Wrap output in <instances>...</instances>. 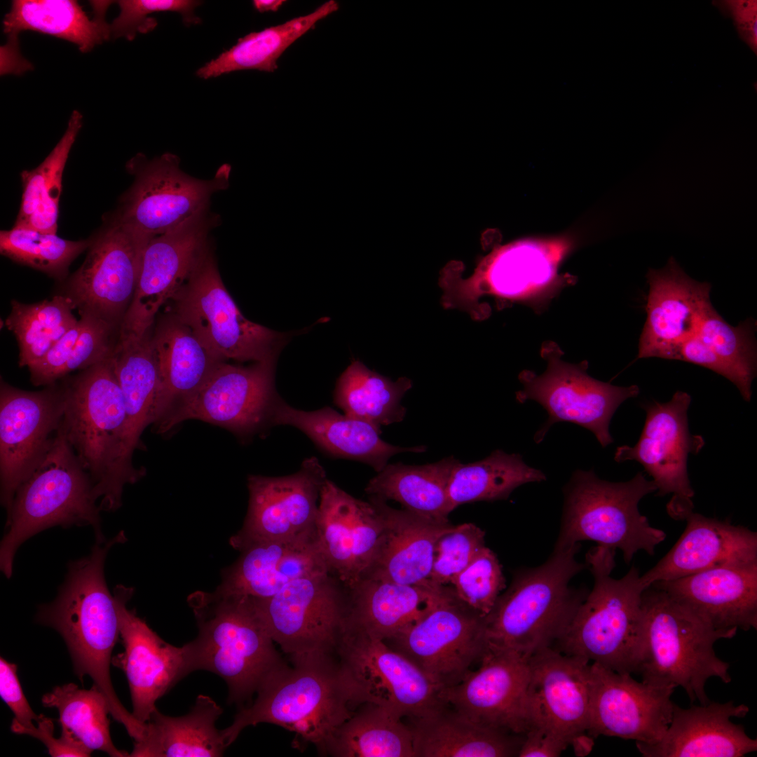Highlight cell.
I'll list each match as a JSON object with an SVG mask.
<instances>
[{"label": "cell", "instance_id": "db71d44e", "mask_svg": "<svg viewBox=\"0 0 757 757\" xmlns=\"http://www.w3.org/2000/svg\"><path fill=\"white\" fill-rule=\"evenodd\" d=\"M484 532L472 523L456 525L438 540L429 577L439 585L451 584L485 546Z\"/></svg>", "mask_w": 757, "mask_h": 757}, {"label": "cell", "instance_id": "9a60e30c", "mask_svg": "<svg viewBox=\"0 0 757 757\" xmlns=\"http://www.w3.org/2000/svg\"><path fill=\"white\" fill-rule=\"evenodd\" d=\"M179 163L168 152L151 160L140 154L133 157L127 167L135 180L116 217L150 240L209 207L212 194L228 188L229 165H222L212 179H200L182 171Z\"/></svg>", "mask_w": 757, "mask_h": 757}, {"label": "cell", "instance_id": "ac0fdd59", "mask_svg": "<svg viewBox=\"0 0 757 757\" xmlns=\"http://www.w3.org/2000/svg\"><path fill=\"white\" fill-rule=\"evenodd\" d=\"M218 223L219 217L205 208L148 241L133 296L121 320L118 342L140 340L149 334L158 311L185 283Z\"/></svg>", "mask_w": 757, "mask_h": 757}, {"label": "cell", "instance_id": "f35d334b", "mask_svg": "<svg viewBox=\"0 0 757 757\" xmlns=\"http://www.w3.org/2000/svg\"><path fill=\"white\" fill-rule=\"evenodd\" d=\"M223 709L210 697L200 695L190 711L172 717L156 709L135 742L132 757L221 756L229 746L215 723Z\"/></svg>", "mask_w": 757, "mask_h": 757}, {"label": "cell", "instance_id": "d590c367", "mask_svg": "<svg viewBox=\"0 0 757 757\" xmlns=\"http://www.w3.org/2000/svg\"><path fill=\"white\" fill-rule=\"evenodd\" d=\"M348 587V627L383 641L423 617L449 589L430 580L402 585L367 578H360Z\"/></svg>", "mask_w": 757, "mask_h": 757}, {"label": "cell", "instance_id": "11a10c76", "mask_svg": "<svg viewBox=\"0 0 757 757\" xmlns=\"http://www.w3.org/2000/svg\"><path fill=\"white\" fill-rule=\"evenodd\" d=\"M81 332L64 368L63 376L77 369H86L109 357V336L112 325L89 314H81Z\"/></svg>", "mask_w": 757, "mask_h": 757}, {"label": "cell", "instance_id": "484cf974", "mask_svg": "<svg viewBox=\"0 0 757 757\" xmlns=\"http://www.w3.org/2000/svg\"><path fill=\"white\" fill-rule=\"evenodd\" d=\"M646 320L637 358L674 360L681 346L695 336L711 306V285L688 275L674 257L646 274Z\"/></svg>", "mask_w": 757, "mask_h": 757}, {"label": "cell", "instance_id": "6f0895ef", "mask_svg": "<svg viewBox=\"0 0 757 757\" xmlns=\"http://www.w3.org/2000/svg\"><path fill=\"white\" fill-rule=\"evenodd\" d=\"M37 724V727L25 728L12 723L11 729L13 732L28 735L38 739L43 743L53 757L90 756L92 752L68 732L62 731L60 737L55 738L52 719L42 714Z\"/></svg>", "mask_w": 757, "mask_h": 757}, {"label": "cell", "instance_id": "52a82bcc", "mask_svg": "<svg viewBox=\"0 0 757 757\" xmlns=\"http://www.w3.org/2000/svg\"><path fill=\"white\" fill-rule=\"evenodd\" d=\"M64 396L61 428L92 479L100 510L114 511L130 482L121 465L127 416L111 355L83 369Z\"/></svg>", "mask_w": 757, "mask_h": 757}, {"label": "cell", "instance_id": "7402d4cb", "mask_svg": "<svg viewBox=\"0 0 757 757\" xmlns=\"http://www.w3.org/2000/svg\"><path fill=\"white\" fill-rule=\"evenodd\" d=\"M589 735L650 745L664 736L671 719L674 686L639 682L597 663L590 665Z\"/></svg>", "mask_w": 757, "mask_h": 757}, {"label": "cell", "instance_id": "b9f144b4", "mask_svg": "<svg viewBox=\"0 0 757 757\" xmlns=\"http://www.w3.org/2000/svg\"><path fill=\"white\" fill-rule=\"evenodd\" d=\"M397 711L366 703L334 732L321 753L336 757H414L411 731Z\"/></svg>", "mask_w": 757, "mask_h": 757}, {"label": "cell", "instance_id": "8d00e7d4", "mask_svg": "<svg viewBox=\"0 0 757 757\" xmlns=\"http://www.w3.org/2000/svg\"><path fill=\"white\" fill-rule=\"evenodd\" d=\"M407 721L414 757L518 756L524 739V735L474 722L447 704Z\"/></svg>", "mask_w": 757, "mask_h": 757}, {"label": "cell", "instance_id": "e575fe53", "mask_svg": "<svg viewBox=\"0 0 757 757\" xmlns=\"http://www.w3.org/2000/svg\"><path fill=\"white\" fill-rule=\"evenodd\" d=\"M278 425L293 426L324 451L336 457L364 463L377 472L395 454L426 451L425 446L401 447L386 442L379 437L381 431L374 425L341 414L331 407L306 411L289 406L280 398L272 418V425Z\"/></svg>", "mask_w": 757, "mask_h": 757}, {"label": "cell", "instance_id": "1f68e13d", "mask_svg": "<svg viewBox=\"0 0 757 757\" xmlns=\"http://www.w3.org/2000/svg\"><path fill=\"white\" fill-rule=\"evenodd\" d=\"M651 585L717 629L757 628V562L723 565Z\"/></svg>", "mask_w": 757, "mask_h": 757}, {"label": "cell", "instance_id": "cb8c5ba5", "mask_svg": "<svg viewBox=\"0 0 757 757\" xmlns=\"http://www.w3.org/2000/svg\"><path fill=\"white\" fill-rule=\"evenodd\" d=\"M479 662L459 683L442 689L441 699L474 722L524 735L530 725L528 658L487 647Z\"/></svg>", "mask_w": 757, "mask_h": 757}, {"label": "cell", "instance_id": "5bb4252c", "mask_svg": "<svg viewBox=\"0 0 757 757\" xmlns=\"http://www.w3.org/2000/svg\"><path fill=\"white\" fill-rule=\"evenodd\" d=\"M335 655L358 706H385L408 718L446 704L439 696L441 689L383 640L348 627Z\"/></svg>", "mask_w": 757, "mask_h": 757}, {"label": "cell", "instance_id": "74e56055", "mask_svg": "<svg viewBox=\"0 0 757 757\" xmlns=\"http://www.w3.org/2000/svg\"><path fill=\"white\" fill-rule=\"evenodd\" d=\"M159 386L152 425L195 391L221 362L174 314L151 337Z\"/></svg>", "mask_w": 757, "mask_h": 757}, {"label": "cell", "instance_id": "f5cc1de1", "mask_svg": "<svg viewBox=\"0 0 757 757\" xmlns=\"http://www.w3.org/2000/svg\"><path fill=\"white\" fill-rule=\"evenodd\" d=\"M120 13L109 25L110 37H124L129 41L137 34L151 32L157 26L156 19L149 15L158 12H177L184 23L190 26L198 25L201 20L194 11L201 4L193 0H121L116 1Z\"/></svg>", "mask_w": 757, "mask_h": 757}, {"label": "cell", "instance_id": "e0dca14e", "mask_svg": "<svg viewBox=\"0 0 757 757\" xmlns=\"http://www.w3.org/2000/svg\"><path fill=\"white\" fill-rule=\"evenodd\" d=\"M484 618L449 587L427 613L384 641L442 690L459 683L480 662L487 648Z\"/></svg>", "mask_w": 757, "mask_h": 757}, {"label": "cell", "instance_id": "3957f363", "mask_svg": "<svg viewBox=\"0 0 757 757\" xmlns=\"http://www.w3.org/2000/svg\"><path fill=\"white\" fill-rule=\"evenodd\" d=\"M579 549V543L554 549L542 565L514 573L484 618L487 647L529 658L558 641L588 593L570 585L587 568L575 557Z\"/></svg>", "mask_w": 757, "mask_h": 757}, {"label": "cell", "instance_id": "680465c9", "mask_svg": "<svg viewBox=\"0 0 757 757\" xmlns=\"http://www.w3.org/2000/svg\"><path fill=\"white\" fill-rule=\"evenodd\" d=\"M674 360L688 362L707 368L730 381L738 388L739 378L735 371L723 362L695 334L678 349Z\"/></svg>", "mask_w": 757, "mask_h": 757}, {"label": "cell", "instance_id": "44dd1931", "mask_svg": "<svg viewBox=\"0 0 757 757\" xmlns=\"http://www.w3.org/2000/svg\"><path fill=\"white\" fill-rule=\"evenodd\" d=\"M148 241L116 217L90 241L88 254L69 285L67 297L80 315H93L112 326L123 318L135 292Z\"/></svg>", "mask_w": 757, "mask_h": 757}, {"label": "cell", "instance_id": "ba28073f", "mask_svg": "<svg viewBox=\"0 0 757 757\" xmlns=\"http://www.w3.org/2000/svg\"><path fill=\"white\" fill-rule=\"evenodd\" d=\"M94 484L61 428L45 455L16 491L1 542L0 568L10 578L19 546L57 525L92 526L97 543L105 541Z\"/></svg>", "mask_w": 757, "mask_h": 757}, {"label": "cell", "instance_id": "4dcf8cb0", "mask_svg": "<svg viewBox=\"0 0 757 757\" xmlns=\"http://www.w3.org/2000/svg\"><path fill=\"white\" fill-rule=\"evenodd\" d=\"M238 550L239 559L224 571L216 589L221 593L266 599L297 578L329 572L315 529L288 538L252 542Z\"/></svg>", "mask_w": 757, "mask_h": 757}, {"label": "cell", "instance_id": "d6a6232c", "mask_svg": "<svg viewBox=\"0 0 757 757\" xmlns=\"http://www.w3.org/2000/svg\"><path fill=\"white\" fill-rule=\"evenodd\" d=\"M685 520L686 528L676 544L641 575L646 588L723 565L757 562L756 532L693 512Z\"/></svg>", "mask_w": 757, "mask_h": 757}, {"label": "cell", "instance_id": "30bf717a", "mask_svg": "<svg viewBox=\"0 0 757 757\" xmlns=\"http://www.w3.org/2000/svg\"><path fill=\"white\" fill-rule=\"evenodd\" d=\"M571 247L564 237L526 238L497 246L478 260L470 277L442 275L443 304L471 312L486 295L533 306L544 304L570 280L558 271Z\"/></svg>", "mask_w": 757, "mask_h": 757}, {"label": "cell", "instance_id": "ffe728a7", "mask_svg": "<svg viewBox=\"0 0 757 757\" xmlns=\"http://www.w3.org/2000/svg\"><path fill=\"white\" fill-rule=\"evenodd\" d=\"M30 392L1 380V503L10 512L17 489L41 461L60 427L64 388Z\"/></svg>", "mask_w": 757, "mask_h": 757}, {"label": "cell", "instance_id": "91938a15", "mask_svg": "<svg viewBox=\"0 0 757 757\" xmlns=\"http://www.w3.org/2000/svg\"><path fill=\"white\" fill-rule=\"evenodd\" d=\"M569 745L562 736L543 727L531 725L524 735L519 757H557Z\"/></svg>", "mask_w": 757, "mask_h": 757}, {"label": "cell", "instance_id": "9f6ffc18", "mask_svg": "<svg viewBox=\"0 0 757 757\" xmlns=\"http://www.w3.org/2000/svg\"><path fill=\"white\" fill-rule=\"evenodd\" d=\"M0 695L4 702L13 711L15 717L12 721L22 728L35 726L42 714L37 715L31 708L25 696L17 676V666L1 657L0 658Z\"/></svg>", "mask_w": 757, "mask_h": 757}, {"label": "cell", "instance_id": "9c48e42d", "mask_svg": "<svg viewBox=\"0 0 757 757\" xmlns=\"http://www.w3.org/2000/svg\"><path fill=\"white\" fill-rule=\"evenodd\" d=\"M655 491L653 482L641 472L627 482H611L599 479L593 470H575L564 487L561 525L554 550L591 540L620 550L627 564L639 551L653 555L666 533L651 526L638 505Z\"/></svg>", "mask_w": 757, "mask_h": 757}, {"label": "cell", "instance_id": "d6986e66", "mask_svg": "<svg viewBox=\"0 0 757 757\" xmlns=\"http://www.w3.org/2000/svg\"><path fill=\"white\" fill-rule=\"evenodd\" d=\"M690 402L689 394L678 390L667 402L643 404L646 418L639 441L633 446H618L614 456L618 463L639 462L653 478L657 496L672 495L667 511L675 520H685L693 512L695 493L688 478V457L704 445L703 437L688 429Z\"/></svg>", "mask_w": 757, "mask_h": 757}, {"label": "cell", "instance_id": "8fae6325", "mask_svg": "<svg viewBox=\"0 0 757 757\" xmlns=\"http://www.w3.org/2000/svg\"><path fill=\"white\" fill-rule=\"evenodd\" d=\"M172 299L174 315L220 361L275 357L283 336L243 316L224 286L208 243Z\"/></svg>", "mask_w": 757, "mask_h": 757}, {"label": "cell", "instance_id": "7c38bea8", "mask_svg": "<svg viewBox=\"0 0 757 757\" xmlns=\"http://www.w3.org/2000/svg\"><path fill=\"white\" fill-rule=\"evenodd\" d=\"M252 599L271 639L291 657L335 653L348 627L349 588L328 571L297 578L271 597Z\"/></svg>", "mask_w": 757, "mask_h": 757}, {"label": "cell", "instance_id": "7a4b0ae2", "mask_svg": "<svg viewBox=\"0 0 757 757\" xmlns=\"http://www.w3.org/2000/svg\"><path fill=\"white\" fill-rule=\"evenodd\" d=\"M274 669L257 690L254 702L242 707L222 730L229 746L246 727L275 724L315 744L321 752L334 732L358 709L335 654L291 657Z\"/></svg>", "mask_w": 757, "mask_h": 757}, {"label": "cell", "instance_id": "6125c7cd", "mask_svg": "<svg viewBox=\"0 0 757 757\" xmlns=\"http://www.w3.org/2000/svg\"><path fill=\"white\" fill-rule=\"evenodd\" d=\"M285 3L283 0H254L253 5L260 13L277 11Z\"/></svg>", "mask_w": 757, "mask_h": 757}, {"label": "cell", "instance_id": "5b68a950", "mask_svg": "<svg viewBox=\"0 0 757 757\" xmlns=\"http://www.w3.org/2000/svg\"><path fill=\"white\" fill-rule=\"evenodd\" d=\"M198 627L185 644L191 672L211 671L226 683L229 702L241 705L283 663L256 609L245 596L198 592L189 597Z\"/></svg>", "mask_w": 757, "mask_h": 757}, {"label": "cell", "instance_id": "4fadbf2b", "mask_svg": "<svg viewBox=\"0 0 757 757\" xmlns=\"http://www.w3.org/2000/svg\"><path fill=\"white\" fill-rule=\"evenodd\" d=\"M562 355L557 345L546 342L541 349V355L547 362L546 370L537 375L525 369L519 375L523 389L517 393V400L519 403L534 400L548 415L534 441L540 443L554 423L570 422L590 430L606 447L613 442L609 425L614 413L624 401L637 396L639 388L595 379L587 373V361L569 363L561 358Z\"/></svg>", "mask_w": 757, "mask_h": 757}, {"label": "cell", "instance_id": "f1b7e54d", "mask_svg": "<svg viewBox=\"0 0 757 757\" xmlns=\"http://www.w3.org/2000/svg\"><path fill=\"white\" fill-rule=\"evenodd\" d=\"M369 500L380 514L383 527L372 559L360 578L402 585L429 580L437 543L455 526L395 509L374 496Z\"/></svg>", "mask_w": 757, "mask_h": 757}, {"label": "cell", "instance_id": "ee69618b", "mask_svg": "<svg viewBox=\"0 0 757 757\" xmlns=\"http://www.w3.org/2000/svg\"><path fill=\"white\" fill-rule=\"evenodd\" d=\"M411 386L408 378L393 381L354 360L336 382L334 402L345 415L381 431L382 426L403 421L407 409L401 400Z\"/></svg>", "mask_w": 757, "mask_h": 757}, {"label": "cell", "instance_id": "60d3db41", "mask_svg": "<svg viewBox=\"0 0 757 757\" xmlns=\"http://www.w3.org/2000/svg\"><path fill=\"white\" fill-rule=\"evenodd\" d=\"M460 462L453 456L421 465L387 464L367 483L364 491L383 500L398 502L412 513L437 521H449L451 510L448 484Z\"/></svg>", "mask_w": 757, "mask_h": 757}, {"label": "cell", "instance_id": "7dc6e473", "mask_svg": "<svg viewBox=\"0 0 757 757\" xmlns=\"http://www.w3.org/2000/svg\"><path fill=\"white\" fill-rule=\"evenodd\" d=\"M41 702L45 707L57 709L62 731L71 734L91 752L98 750L112 757L130 756L113 744L108 702L95 685L89 690L72 683L58 686L43 695Z\"/></svg>", "mask_w": 757, "mask_h": 757}, {"label": "cell", "instance_id": "94428289", "mask_svg": "<svg viewBox=\"0 0 757 757\" xmlns=\"http://www.w3.org/2000/svg\"><path fill=\"white\" fill-rule=\"evenodd\" d=\"M585 732L575 735L570 741L569 745L573 747L574 754L578 757L587 756L592 751L594 744L593 738Z\"/></svg>", "mask_w": 757, "mask_h": 757}, {"label": "cell", "instance_id": "2e32d148", "mask_svg": "<svg viewBox=\"0 0 757 757\" xmlns=\"http://www.w3.org/2000/svg\"><path fill=\"white\" fill-rule=\"evenodd\" d=\"M275 359L249 367L221 362L195 391L154 425L156 432H167L190 419L213 423L243 436L272 426L280 399L274 388Z\"/></svg>", "mask_w": 757, "mask_h": 757}, {"label": "cell", "instance_id": "277c9868", "mask_svg": "<svg viewBox=\"0 0 757 757\" xmlns=\"http://www.w3.org/2000/svg\"><path fill=\"white\" fill-rule=\"evenodd\" d=\"M641 608L636 672L642 681L681 687L692 703H709L705 687L709 678L731 681L730 664L716 655L714 644L733 638L737 630L714 627L654 585L643 591Z\"/></svg>", "mask_w": 757, "mask_h": 757}, {"label": "cell", "instance_id": "603a6c76", "mask_svg": "<svg viewBox=\"0 0 757 757\" xmlns=\"http://www.w3.org/2000/svg\"><path fill=\"white\" fill-rule=\"evenodd\" d=\"M319 460L306 458L295 473L250 475V499L242 528L230 539L238 550L254 541L288 538L314 531L318 500L327 479Z\"/></svg>", "mask_w": 757, "mask_h": 757}, {"label": "cell", "instance_id": "83f0119b", "mask_svg": "<svg viewBox=\"0 0 757 757\" xmlns=\"http://www.w3.org/2000/svg\"><path fill=\"white\" fill-rule=\"evenodd\" d=\"M374 505L348 493L327 479L320 493L315 528L330 573L349 586L369 564L382 531Z\"/></svg>", "mask_w": 757, "mask_h": 757}, {"label": "cell", "instance_id": "6da1fadb", "mask_svg": "<svg viewBox=\"0 0 757 757\" xmlns=\"http://www.w3.org/2000/svg\"><path fill=\"white\" fill-rule=\"evenodd\" d=\"M117 543L118 536L97 543L90 555L71 562L57 598L39 608L36 620L62 636L77 676L81 681L86 675L93 679L107 700L110 715L137 741L144 724L119 701L109 671L120 630L116 598L107 588L104 565L110 547Z\"/></svg>", "mask_w": 757, "mask_h": 757}, {"label": "cell", "instance_id": "816d5d0a", "mask_svg": "<svg viewBox=\"0 0 757 757\" xmlns=\"http://www.w3.org/2000/svg\"><path fill=\"white\" fill-rule=\"evenodd\" d=\"M451 585L461 601L485 617L505 587V581L497 557L484 546Z\"/></svg>", "mask_w": 757, "mask_h": 757}, {"label": "cell", "instance_id": "bcb514c9", "mask_svg": "<svg viewBox=\"0 0 757 757\" xmlns=\"http://www.w3.org/2000/svg\"><path fill=\"white\" fill-rule=\"evenodd\" d=\"M546 479L540 470L526 465L519 453L500 449L485 458L453 468L448 484L451 510L468 503L506 500L521 485Z\"/></svg>", "mask_w": 757, "mask_h": 757}, {"label": "cell", "instance_id": "f6af8a7d", "mask_svg": "<svg viewBox=\"0 0 757 757\" xmlns=\"http://www.w3.org/2000/svg\"><path fill=\"white\" fill-rule=\"evenodd\" d=\"M81 126L82 115L74 110L48 156L36 168L22 171L23 191L14 226L56 234L63 171Z\"/></svg>", "mask_w": 757, "mask_h": 757}, {"label": "cell", "instance_id": "ab89813d", "mask_svg": "<svg viewBox=\"0 0 757 757\" xmlns=\"http://www.w3.org/2000/svg\"><path fill=\"white\" fill-rule=\"evenodd\" d=\"M111 360L123 395L127 416L121 465L124 472L132 477L139 472L132 464V455L141 444L144 430L152 424L159 386L158 366L149 334L140 340L118 342Z\"/></svg>", "mask_w": 757, "mask_h": 757}, {"label": "cell", "instance_id": "c3c4849f", "mask_svg": "<svg viewBox=\"0 0 757 757\" xmlns=\"http://www.w3.org/2000/svg\"><path fill=\"white\" fill-rule=\"evenodd\" d=\"M11 306L6 323L18 343L20 367H28L43 357L78 322L67 296H55L32 304L13 300Z\"/></svg>", "mask_w": 757, "mask_h": 757}, {"label": "cell", "instance_id": "836d02e7", "mask_svg": "<svg viewBox=\"0 0 757 757\" xmlns=\"http://www.w3.org/2000/svg\"><path fill=\"white\" fill-rule=\"evenodd\" d=\"M111 1H93L94 19H90L76 1L15 0L3 20L7 43L1 48V64L10 70L24 68L18 36L23 31L50 35L71 42L82 53L91 50L110 38L104 19Z\"/></svg>", "mask_w": 757, "mask_h": 757}, {"label": "cell", "instance_id": "f546056e", "mask_svg": "<svg viewBox=\"0 0 757 757\" xmlns=\"http://www.w3.org/2000/svg\"><path fill=\"white\" fill-rule=\"evenodd\" d=\"M749 711L732 700L689 708L675 704L662 738L654 744L636 746L644 757H742L757 750V740L731 719L743 718Z\"/></svg>", "mask_w": 757, "mask_h": 757}, {"label": "cell", "instance_id": "d4e9b609", "mask_svg": "<svg viewBox=\"0 0 757 757\" xmlns=\"http://www.w3.org/2000/svg\"><path fill=\"white\" fill-rule=\"evenodd\" d=\"M132 593V588L123 585H117L114 591L124 651L114 656L111 664L125 673L132 714L145 724L157 709L156 701L191 672L186 646L177 647L165 642L126 608Z\"/></svg>", "mask_w": 757, "mask_h": 757}, {"label": "cell", "instance_id": "8992f818", "mask_svg": "<svg viewBox=\"0 0 757 757\" xmlns=\"http://www.w3.org/2000/svg\"><path fill=\"white\" fill-rule=\"evenodd\" d=\"M615 555V550L599 545L587 553L593 588L554 648L619 673L632 674L637 669L642 594L646 588L634 566L621 578L611 576Z\"/></svg>", "mask_w": 757, "mask_h": 757}, {"label": "cell", "instance_id": "7bdbcfd3", "mask_svg": "<svg viewBox=\"0 0 757 757\" xmlns=\"http://www.w3.org/2000/svg\"><path fill=\"white\" fill-rule=\"evenodd\" d=\"M338 9V3L329 0L309 14L259 32H250L238 39L229 50L199 68L196 75L208 79L240 70L273 72L278 68V60L289 46L313 28L319 20Z\"/></svg>", "mask_w": 757, "mask_h": 757}, {"label": "cell", "instance_id": "f907efd6", "mask_svg": "<svg viewBox=\"0 0 757 757\" xmlns=\"http://www.w3.org/2000/svg\"><path fill=\"white\" fill-rule=\"evenodd\" d=\"M754 320L737 326L728 324L711 305L706 311L697 335L737 374L742 397L749 402L756 371Z\"/></svg>", "mask_w": 757, "mask_h": 757}, {"label": "cell", "instance_id": "4316f807", "mask_svg": "<svg viewBox=\"0 0 757 757\" xmlns=\"http://www.w3.org/2000/svg\"><path fill=\"white\" fill-rule=\"evenodd\" d=\"M590 664L553 647L528 658L527 710L529 727L547 728L570 741L587 731Z\"/></svg>", "mask_w": 757, "mask_h": 757}, {"label": "cell", "instance_id": "681fc988", "mask_svg": "<svg viewBox=\"0 0 757 757\" xmlns=\"http://www.w3.org/2000/svg\"><path fill=\"white\" fill-rule=\"evenodd\" d=\"M90 244V240H69L55 233L15 226L0 232L2 255L59 278L66 275L71 261Z\"/></svg>", "mask_w": 757, "mask_h": 757}]
</instances>
